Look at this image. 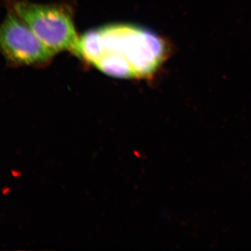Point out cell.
<instances>
[{"mask_svg": "<svg viewBox=\"0 0 251 251\" xmlns=\"http://www.w3.org/2000/svg\"><path fill=\"white\" fill-rule=\"evenodd\" d=\"M168 52L166 41L151 31L116 25L80 38L79 57L112 76L143 77L156 72Z\"/></svg>", "mask_w": 251, "mask_h": 251, "instance_id": "1", "label": "cell"}, {"mask_svg": "<svg viewBox=\"0 0 251 251\" xmlns=\"http://www.w3.org/2000/svg\"><path fill=\"white\" fill-rule=\"evenodd\" d=\"M0 51L12 64L34 67L49 64L57 54L14 11L0 25Z\"/></svg>", "mask_w": 251, "mask_h": 251, "instance_id": "3", "label": "cell"}, {"mask_svg": "<svg viewBox=\"0 0 251 251\" xmlns=\"http://www.w3.org/2000/svg\"><path fill=\"white\" fill-rule=\"evenodd\" d=\"M13 11L56 53L69 51L80 56V38L72 11L67 6L19 1L13 5Z\"/></svg>", "mask_w": 251, "mask_h": 251, "instance_id": "2", "label": "cell"}]
</instances>
